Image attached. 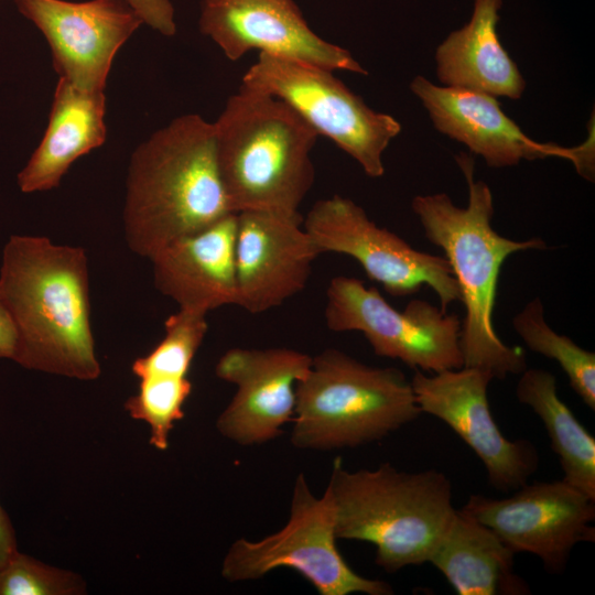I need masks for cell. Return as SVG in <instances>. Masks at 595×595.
<instances>
[{"label": "cell", "mask_w": 595, "mask_h": 595, "mask_svg": "<svg viewBox=\"0 0 595 595\" xmlns=\"http://www.w3.org/2000/svg\"><path fill=\"white\" fill-rule=\"evenodd\" d=\"M231 213L216 163L213 122L196 113L176 117L132 152L123 230L133 253L150 259Z\"/></svg>", "instance_id": "cell-2"}, {"label": "cell", "mask_w": 595, "mask_h": 595, "mask_svg": "<svg viewBox=\"0 0 595 595\" xmlns=\"http://www.w3.org/2000/svg\"><path fill=\"white\" fill-rule=\"evenodd\" d=\"M336 540L335 512L328 493L315 497L305 476L299 474L286 524L259 541L237 539L223 560L221 575L228 582H245L289 567L321 595L393 594L385 581L355 572L339 553Z\"/></svg>", "instance_id": "cell-8"}, {"label": "cell", "mask_w": 595, "mask_h": 595, "mask_svg": "<svg viewBox=\"0 0 595 595\" xmlns=\"http://www.w3.org/2000/svg\"><path fill=\"white\" fill-rule=\"evenodd\" d=\"M18 551L12 522L0 505V566Z\"/></svg>", "instance_id": "cell-29"}, {"label": "cell", "mask_w": 595, "mask_h": 595, "mask_svg": "<svg viewBox=\"0 0 595 595\" xmlns=\"http://www.w3.org/2000/svg\"><path fill=\"white\" fill-rule=\"evenodd\" d=\"M468 185V203L456 206L445 193L418 195L412 210L425 237L444 252L457 282L465 307L461 347L463 367L491 374L494 379L519 375L527 368L523 348L506 345L494 326L498 277L505 260L523 250H544L540 238L512 240L491 226L493 194L484 181L475 180L474 159L461 152L455 156Z\"/></svg>", "instance_id": "cell-3"}, {"label": "cell", "mask_w": 595, "mask_h": 595, "mask_svg": "<svg viewBox=\"0 0 595 595\" xmlns=\"http://www.w3.org/2000/svg\"><path fill=\"white\" fill-rule=\"evenodd\" d=\"M303 227L321 251L347 255L367 277L392 296L419 292L428 285L437 294L441 310L461 293L452 269L443 256L411 247L387 228L377 226L354 201L333 195L320 199L303 218Z\"/></svg>", "instance_id": "cell-10"}, {"label": "cell", "mask_w": 595, "mask_h": 595, "mask_svg": "<svg viewBox=\"0 0 595 595\" xmlns=\"http://www.w3.org/2000/svg\"><path fill=\"white\" fill-rule=\"evenodd\" d=\"M333 71L259 53L241 86L289 105L318 136L332 140L370 177L385 173L382 154L400 133L392 116L366 105Z\"/></svg>", "instance_id": "cell-7"}, {"label": "cell", "mask_w": 595, "mask_h": 595, "mask_svg": "<svg viewBox=\"0 0 595 595\" xmlns=\"http://www.w3.org/2000/svg\"><path fill=\"white\" fill-rule=\"evenodd\" d=\"M502 0H474L469 21L451 32L435 52L443 86L519 99L526 88L517 64L497 33Z\"/></svg>", "instance_id": "cell-20"}, {"label": "cell", "mask_w": 595, "mask_h": 595, "mask_svg": "<svg viewBox=\"0 0 595 595\" xmlns=\"http://www.w3.org/2000/svg\"><path fill=\"white\" fill-rule=\"evenodd\" d=\"M0 295L17 331L13 361L78 380L98 378L85 249L44 236H11L2 251Z\"/></svg>", "instance_id": "cell-1"}, {"label": "cell", "mask_w": 595, "mask_h": 595, "mask_svg": "<svg viewBox=\"0 0 595 595\" xmlns=\"http://www.w3.org/2000/svg\"><path fill=\"white\" fill-rule=\"evenodd\" d=\"M139 380V389L126 401L125 409L131 418L148 423L150 444L159 451H165L175 422L184 418L183 407L192 392V382L188 378Z\"/></svg>", "instance_id": "cell-25"}, {"label": "cell", "mask_w": 595, "mask_h": 595, "mask_svg": "<svg viewBox=\"0 0 595 595\" xmlns=\"http://www.w3.org/2000/svg\"><path fill=\"white\" fill-rule=\"evenodd\" d=\"M513 556L488 527L456 509L429 562L458 595L528 594Z\"/></svg>", "instance_id": "cell-21"}, {"label": "cell", "mask_w": 595, "mask_h": 595, "mask_svg": "<svg viewBox=\"0 0 595 595\" xmlns=\"http://www.w3.org/2000/svg\"><path fill=\"white\" fill-rule=\"evenodd\" d=\"M206 313L178 309L164 323V336L145 356L137 358L132 372L140 378H187L192 361L207 333Z\"/></svg>", "instance_id": "cell-24"}, {"label": "cell", "mask_w": 595, "mask_h": 595, "mask_svg": "<svg viewBox=\"0 0 595 595\" xmlns=\"http://www.w3.org/2000/svg\"><path fill=\"white\" fill-rule=\"evenodd\" d=\"M324 317L333 332L363 333L378 356L414 370L441 372L464 366L462 321L428 301L413 299L400 312L374 288L351 277L329 281Z\"/></svg>", "instance_id": "cell-9"}, {"label": "cell", "mask_w": 595, "mask_h": 595, "mask_svg": "<svg viewBox=\"0 0 595 595\" xmlns=\"http://www.w3.org/2000/svg\"><path fill=\"white\" fill-rule=\"evenodd\" d=\"M104 91L80 89L58 78L43 138L18 174L23 193L57 187L71 165L107 138Z\"/></svg>", "instance_id": "cell-19"}, {"label": "cell", "mask_w": 595, "mask_h": 595, "mask_svg": "<svg viewBox=\"0 0 595 595\" xmlns=\"http://www.w3.org/2000/svg\"><path fill=\"white\" fill-rule=\"evenodd\" d=\"M512 326L532 351L555 360L572 389L595 410V354L554 332L545 322L540 298H534L512 318Z\"/></svg>", "instance_id": "cell-23"}, {"label": "cell", "mask_w": 595, "mask_h": 595, "mask_svg": "<svg viewBox=\"0 0 595 595\" xmlns=\"http://www.w3.org/2000/svg\"><path fill=\"white\" fill-rule=\"evenodd\" d=\"M325 490L336 538L374 544L388 573L429 562L456 510L451 480L433 468L410 473L383 463L350 472L337 457Z\"/></svg>", "instance_id": "cell-5"}, {"label": "cell", "mask_w": 595, "mask_h": 595, "mask_svg": "<svg viewBox=\"0 0 595 595\" xmlns=\"http://www.w3.org/2000/svg\"><path fill=\"white\" fill-rule=\"evenodd\" d=\"M50 45L58 78L104 91L116 54L143 24L126 0H14Z\"/></svg>", "instance_id": "cell-14"}, {"label": "cell", "mask_w": 595, "mask_h": 595, "mask_svg": "<svg viewBox=\"0 0 595 595\" xmlns=\"http://www.w3.org/2000/svg\"><path fill=\"white\" fill-rule=\"evenodd\" d=\"M143 24L165 36L176 33L175 9L170 0H126Z\"/></svg>", "instance_id": "cell-27"}, {"label": "cell", "mask_w": 595, "mask_h": 595, "mask_svg": "<svg viewBox=\"0 0 595 595\" xmlns=\"http://www.w3.org/2000/svg\"><path fill=\"white\" fill-rule=\"evenodd\" d=\"M516 396L540 418L559 456L563 480L595 500V439L558 394L556 379L548 370L526 368Z\"/></svg>", "instance_id": "cell-22"}, {"label": "cell", "mask_w": 595, "mask_h": 595, "mask_svg": "<svg viewBox=\"0 0 595 595\" xmlns=\"http://www.w3.org/2000/svg\"><path fill=\"white\" fill-rule=\"evenodd\" d=\"M213 126L230 209L298 214L314 183L318 133L281 99L242 86Z\"/></svg>", "instance_id": "cell-4"}, {"label": "cell", "mask_w": 595, "mask_h": 595, "mask_svg": "<svg viewBox=\"0 0 595 595\" xmlns=\"http://www.w3.org/2000/svg\"><path fill=\"white\" fill-rule=\"evenodd\" d=\"M86 593L76 573L14 552L0 566V595H78Z\"/></svg>", "instance_id": "cell-26"}, {"label": "cell", "mask_w": 595, "mask_h": 595, "mask_svg": "<svg viewBox=\"0 0 595 595\" xmlns=\"http://www.w3.org/2000/svg\"><path fill=\"white\" fill-rule=\"evenodd\" d=\"M410 89L429 112L437 131L480 155L488 166H513L521 160L558 156L571 161L581 176L594 181V133L574 148L542 143L528 137L504 112L494 96L435 85L420 75L413 78Z\"/></svg>", "instance_id": "cell-13"}, {"label": "cell", "mask_w": 595, "mask_h": 595, "mask_svg": "<svg viewBox=\"0 0 595 595\" xmlns=\"http://www.w3.org/2000/svg\"><path fill=\"white\" fill-rule=\"evenodd\" d=\"M312 357L302 351L235 347L218 359L216 376L237 387L216 421L218 432L240 445L269 442L293 420L295 385L309 371Z\"/></svg>", "instance_id": "cell-16"}, {"label": "cell", "mask_w": 595, "mask_h": 595, "mask_svg": "<svg viewBox=\"0 0 595 595\" xmlns=\"http://www.w3.org/2000/svg\"><path fill=\"white\" fill-rule=\"evenodd\" d=\"M198 28L230 61L259 53L359 75L345 48L318 36L293 0H201Z\"/></svg>", "instance_id": "cell-15"}, {"label": "cell", "mask_w": 595, "mask_h": 595, "mask_svg": "<svg viewBox=\"0 0 595 595\" xmlns=\"http://www.w3.org/2000/svg\"><path fill=\"white\" fill-rule=\"evenodd\" d=\"M237 214L164 246L151 258L155 288L180 309L208 313L237 304Z\"/></svg>", "instance_id": "cell-18"}, {"label": "cell", "mask_w": 595, "mask_h": 595, "mask_svg": "<svg viewBox=\"0 0 595 595\" xmlns=\"http://www.w3.org/2000/svg\"><path fill=\"white\" fill-rule=\"evenodd\" d=\"M322 255L298 214L237 213V306L258 314L301 292Z\"/></svg>", "instance_id": "cell-17"}, {"label": "cell", "mask_w": 595, "mask_h": 595, "mask_svg": "<svg viewBox=\"0 0 595 595\" xmlns=\"http://www.w3.org/2000/svg\"><path fill=\"white\" fill-rule=\"evenodd\" d=\"M17 348V331L0 295V358L13 359Z\"/></svg>", "instance_id": "cell-28"}, {"label": "cell", "mask_w": 595, "mask_h": 595, "mask_svg": "<svg viewBox=\"0 0 595 595\" xmlns=\"http://www.w3.org/2000/svg\"><path fill=\"white\" fill-rule=\"evenodd\" d=\"M461 509L551 574L564 572L576 544L595 540V500L563 479L527 483L506 498L470 495Z\"/></svg>", "instance_id": "cell-11"}, {"label": "cell", "mask_w": 595, "mask_h": 595, "mask_svg": "<svg viewBox=\"0 0 595 595\" xmlns=\"http://www.w3.org/2000/svg\"><path fill=\"white\" fill-rule=\"evenodd\" d=\"M411 381L394 367H371L327 348L295 385L292 444L332 451L380 441L421 414Z\"/></svg>", "instance_id": "cell-6"}, {"label": "cell", "mask_w": 595, "mask_h": 595, "mask_svg": "<svg viewBox=\"0 0 595 595\" xmlns=\"http://www.w3.org/2000/svg\"><path fill=\"white\" fill-rule=\"evenodd\" d=\"M490 372L462 367L426 375L414 370L412 390L422 413L443 421L477 455L491 487L499 491L526 485L539 467V452L529 440L507 439L488 402Z\"/></svg>", "instance_id": "cell-12"}]
</instances>
